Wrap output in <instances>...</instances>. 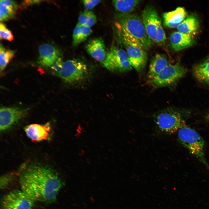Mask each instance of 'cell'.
<instances>
[{
	"mask_svg": "<svg viewBox=\"0 0 209 209\" xmlns=\"http://www.w3.org/2000/svg\"><path fill=\"white\" fill-rule=\"evenodd\" d=\"M19 183L21 189L35 201L47 203L55 201L64 184L55 170L37 163L24 170L20 176Z\"/></svg>",
	"mask_w": 209,
	"mask_h": 209,
	"instance_id": "obj_1",
	"label": "cell"
},
{
	"mask_svg": "<svg viewBox=\"0 0 209 209\" xmlns=\"http://www.w3.org/2000/svg\"><path fill=\"white\" fill-rule=\"evenodd\" d=\"M118 14L116 24L120 38L145 51L149 48L152 42L147 34L142 19L135 14Z\"/></svg>",
	"mask_w": 209,
	"mask_h": 209,
	"instance_id": "obj_2",
	"label": "cell"
},
{
	"mask_svg": "<svg viewBox=\"0 0 209 209\" xmlns=\"http://www.w3.org/2000/svg\"><path fill=\"white\" fill-rule=\"evenodd\" d=\"M178 138L181 144L209 169L204 152V142L200 135L186 125L178 131Z\"/></svg>",
	"mask_w": 209,
	"mask_h": 209,
	"instance_id": "obj_3",
	"label": "cell"
},
{
	"mask_svg": "<svg viewBox=\"0 0 209 209\" xmlns=\"http://www.w3.org/2000/svg\"><path fill=\"white\" fill-rule=\"evenodd\" d=\"M142 19L152 42L160 45L164 44L166 37L161 19L155 9L151 6L145 7L142 11Z\"/></svg>",
	"mask_w": 209,
	"mask_h": 209,
	"instance_id": "obj_4",
	"label": "cell"
},
{
	"mask_svg": "<svg viewBox=\"0 0 209 209\" xmlns=\"http://www.w3.org/2000/svg\"><path fill=\"white\" fill-rule=\"evenodd\" d=\"M154 120L159 129L167 134H172L186 125L181 114L171 109L163 110L155 116Z\"/></svg>",
	"mask_w": 209,
	"mask_h": 209,
	"instance_id": "obj_5",
	"label": "cell"
},
{
	"mask_svg": "<svg viewBox=\"0 0 209 209\" xmlns=\"http://www.w3.org/2000/svg\"><path fill=\"white\" fill-rule=\"evenodd\" d=\"M86 65L78 60L73 59L64 62L58 75L63 81L70 84L81 81L88 74Z\"/></svg>",
	"mask_w": 209,
	"mask_h": 209,
	"instance_id": "obj_6",
	"label": "cell"
},
{
	"mask_svg": "<svg viewBox=\"0 0 209 209\" xmlns=\"http://www.w3.org/2000/svg\"><path fill=\"white\" fill-rule=\"evenodd\" d=\"M102 64L111 71L120 72L130 71L132 68L125 51L114 46L107 51L106 58Z\"/></svg>",
	"mask_w": 209,
	"mask_h": 209,
	"instance_id": "obj_7",
	"label": "cell"
},
{
	"mask_svg": "<svg viewBox=\"0 0 209 209\" xmlns=\"http://www.w3.org/2000/svg\"><path fill=\"white\" fill-rule=\"evenodd\" d=\"M187 70L179 63L168 64L161 72L150 79L152 85L155 88L170 85L183 77Z\"/></svg>",
	"mask_w": 209,
	"mask_h": 209,
	"instance_id": "obj_8",
	"label": "cell"
},
{
	"mask_svg": "<svg viewBox=\"0 0 209 209\" xmlns=\"http://www.w3.org/2000/svg\"><path fill=\"white\" fill-rule=\"evenodd\" d=\"M35 201L21 189L5 194L1 201V209H32Z\"/></svg>",
	"mask_w": 209,
	"mask_h": 209,
	"instance_id": "obj_9",
	"label": "cell"
},
{
	"mask_svg": "<svg viewBox=\"0 0 209 209\" xmlns=\"http://www.w3.org/2000/svg\"><path fill=\"white\" fill-rule=\"evenodd\" d=\"M27 109L17 107H2L0 109V130L7 131L16 125L27 114Z\"/></svg>",
	"mask_w": 209,
	"mask_h": 209,
	"instance_id": "obj_10",
	"label": "cell"
},
{
	"mask_svg": "<svg viewBox=\"0 0 209 209\" xmlns=\"http://www.w3.org/2000/svg\"><path fill=\"white\" fill-rule=\"evenodd\" d=\"M120 39L125 49L130 63L132 68L140 72L145 67L147 60V54L141 48L121 38Z\"/></svg>",
	"mask_w": 209,
	"mask_h": 209,
	"instance_id": "obj_11",
	"label": "cell"
},
{
	"mask_svg": "<svg viewBox=\"0 0 209 209\" xmlns=\"http://www.w3.org/2000/svg\"><path fill=\"white\" fill-rule=\"evenodd\" d=\"M38 51L39 63L46 67H51L59 58L62 57L59 50L49 44H41L39 48Z\"/></svg>",
	"mask_w": 209,
	"mask_h": 209,
	"instance_id": "obj_12",
	"label": "cell"
},
{
	"mask_svg": "<svg viewBox=\"0 0 209 209\" xmlns=\"http://www.w3.org/2000/svg\"><path fill=\"white\" fill-rule=\"evenodd\" d=\"M24 129L27 136L33 141L46 140L50 137L51 127L48 123L31 124L26 126Z\"/></svg>",
	"mask_w": 209,
	"mask_h": 209,
	"instance_id": "obj_13",
	"label": "cell"
},
{
	"mask_svg": "<svg viewBox=\"0 0 209 209\" xmlns=\"http://www.w3.org/2000/svg\"><path fill=\"white\" fill-rule=\"evenodd\" d=\"M88 53L93 58L102 64L105 60L107 51L103 40L101 38L89 40L85 46Z\"/></svg>",
	"mask_w": 209,
	"mask_h": 209,
	"instance_id": "obj_14",
	"label": "cell"
},
{
	"mask_svg": "<svg viewBox=\"0 0 209 209\" xmlns=\"http://www.w3.org/2000/svg\"><path fill=\"white\" fill-rule=\"evenodd\" d=\"M169 39L171 48L176 52L190 46L194 42L193 35L178 31L172 33Z\"/></svg>",
	"mask_w": 209,
	"mask_h": 209,
	"instance_id": "obj_15",
	"label": "cell"
},
{
	"mask_svg": "<svg viewBox=\"0 0 209 209\" xmlns=\"http://www.w3.org/2000/svg\"><path fill=\"white\" fill-rule=\"evenodd\" d=\"M186 15L184 8L178 7L174 10L163 14L164 24L169 28L177 27L184 20Z\"/></svg>",
	"mask_w": 209,
	"mask_h": 209,
	"instance_id": "obj_16",
	"label": "cell"
},
{
	"mask_svg": "<svg viewBox=\"0 0 209 209\" xmlns=\"http://www.w3.org/2000/svg\"><path fill=\"white\" fill-rule=\"evenodd\" d=\"M168 65L167 59L163 54H156L151 59L148 75L150 79L154 78Z\"/></svg>",
	"mask_w": 209,
	"mask_h": 209,
	"instance_id": "obj_17",
	"label": "cell"
},
{
	"mask_svg": "<svg viewBox=\"0 0 209 209\" xmlns=\"http://www.w3.org/2000/svg\"><path fill=\"white\" fill-rule=\"evenodd\" d=\"M141 1L139 0H118L112 1V4L118 14H130L137 7Z\"/></svg>",
	"mask_w": 209,
	"mask_h": 209,
	"instance_id": "obj_18",
	"label": "cell"
},
{
	"mask_svg": "<svg viewBox=\"0 0 209 209\" xmlns=\"http://www.w3.org/2000/svg\"><path fill=\"white\" fill-rule=\"evenodd\" d=\"M199 27L197 19L194 16L190 15L179 25L177 29L179 32L193 35L197 32Z\"/></svg>",
	"mask_w": 209,
	"mask_h": 209,
	"instance_id": "obj_19",
	"label": "cell"
},
{
	"mask_svg": "<svg viewBox=\"0 0 209 209\" xmlns=\"http://www.w3.org/2000/svg\"><path fill=\"white\" fill-rule=\"evenodd\" d=\"M17 7L14 1L1 0L0 2V21H3L14 16Z\"/></svg>",
	"mask_w": 209,
	"mask_h": 209,
	"instance_id": "obj_20",
	"label": "cell"
},
{
	"mask_svg": "<svg viewBox=\"0 0 209 209\" xmlns=\"http://www.w3.org/2000/svg\"><path fill=\"white\" fill-rule=\"evenodd\" d=\"M92 30L90 28L87 27L77 24L73 31V43L77 45L84 42L91 34Z\"/></svg>",
	"mask_w": 209,
	"mask_h": 209,
	"instance_id": "obj_21",
	"label": "cell"
},
{
	"mask_svg": "<svg viewBox=\"0 0 209 209\" xmlns=\"http://www.w3.org/2000/svg\"><path fill=\"white\" fill-rule=\"evenodd\" d=\"M193 73L199 81L209 84V58L196 66Z\"/></svg>",
	"mask_w": 209,
	"mask_h": 209,
	"instance_id": "obj_22",
	"label": "cell"
},
{
	"mask_svg": "<svg viewBox=\"0 0 209 209\" xmlns=\"http://www.w3.org/2000/svg\"><path fill=\"white\" fill-rule=\"evenodd\" d=\"M78 24L87 27L91 28L97 21L96 17L91 10H86L80 14Z\"/></svg>",
	"mask_w": 209,
	"mask_h": 209,
	"instance_id": "obj_23",
	"label": "cell"
},
{
	"mask_svg": "<svg viewBox=\"0 0 209 209\" xmlns=\"http://www.w3.org/2000/svg\"><path fill=\"white\" fill-rule=\"evenodd\" d=\"M15 53L13 51L5 48L1 44L0 45V67L3 71L10 61L13 57Z\"/></svg>",
	"mask_w": 209,
	"mask_h": 209,
	"instance_id": "obj_24",
	"label": "cell"
},
{
	"mask_svg": "<svg viewBox=\"0 0 209 209\" xmlns=\"http://www.w3.org/2000/svg\"><path fill=\"white\" fill-rule=\"evenodd\" d=\"M0 37L3 39L12 41L13 39V35L11 31L6 27L4 24L1 23L0 24Z\"/></svg>",
	"mask_w": 209,
	"mask_h": 209,
	"instance_id": "obj_25",
	"label": "cell"
},
{
	"mask_svg": "<svg viewBox=\"0 0 209 209\" xmlns=\"http://www.w3.org/2000/svg\"><path fill=\"white\" fill-rule=\"evenodd\" d=\"M64 62L62 57H61L59 58L51 67V69L53 70L55 74L58 76Z\"/></svg>",
	"mask_w": 209,
	"mask_h": 209,
	"instance_id": "obj_26",
	"label": "cell"
},
{
	"mask_svg": "<svg viewBox=\"0 0 209 209\" xmlns=\"http://www.w3.org/2000/svg\"><path fill=\"white\" fill-rule=\"evenodd\" d=\"M100 0H84L82 1L87 10H91L100 2Z\"/></svg>",
	"mask_w": 209,
	"mask_h": 209,
	"instance_id": "obj_27",
	"label": "cell"
},
{
	"mask_svg": "<svg viewBox=\"0 0 209 209\" xmlns=\"http://www.w3.org/2000/svg\"><path fill=\"white\" fill-rule=\"evenodd\" d=\"M206 121L209 122V112L206 116Z\"/></svg>",
	"mask_w": 209,
	"mask_h": 209,
	"instance_id": "obj_28",
	"label": "cell"
}]
</instances>
